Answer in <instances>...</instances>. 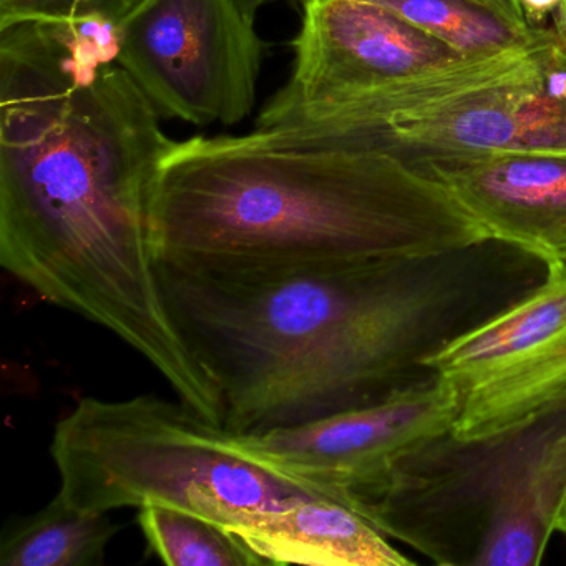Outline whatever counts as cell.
I'll use <instances>...</instances> for the list:
<instances>
[{"mask_svg": "<svg viewBox=\"0 0 566 566\" xmlns=\"http://www.w3.org/2000/svg\"><path fill=\"white\" fill-rule=\"evenodd\" d=\"M161 290L233 436L316 422L436 379L429 360L548 276L493 238L317 263L158 258Z\"/></svg>", "mask_w": 566, "mask_h": 566, "instance_id": "1", "label": "cell"}, {"mask_svg": "<svg viewBox=\"0 0 566 566\" xmlns=\"http://www.w3.org/2000/svg\"><path fill=\"white\" fill-rule=\"evenodd\" d=\"M115 62L71 91L0 101V266L140 354L221 423L161 290L154 208L177 142Z\"/></svg>", "mask_w": 566, "mask_h": 566, "instance_id": "2", "label": "cell"}, {"mask_svg": "<svg viewBox=\"0 0 566 566\" xmlns=\"http://www.w3.org/2000/svg\"><path fill=\"white\" fill-rule=\"evenodd\" d=\"M154 224L158 258L240 263L417 256L489 238L396 155L294 128L177 142Z\"/></svg>", "mask_w": 566, "mask_h": 566, "instance_id": "3", "label": "cell"}, {"mask_svg": "<svg viewBox=\"0 0 566 566\" xmlns=\"http://www.w3.org/2000/svg\"><path fill=\"white\" fill-rule=\"evenodd\" d=\"M565 500L566 390L499 432L427 439L347 505L436 565L536 566Z\"/></svg>", "mask_w": 566, "mask_h": 566, "instance_id": "4", "label": "cell"}, {"mask_svg": "<svg viewBox=\"0 0 566 566\" xmlns=\"http://www.w3.org/2000/svg\"><path fill=\"white\" fill-rule=\"evenodd\" d=\"M51 455L59 493L82 512L167 505L237 530L323 496L244 453L221 423L154 394L78 400L55 423Z\"/></svg>", "mask_w": 566, "mask_h": 566, "instance_id": "5", "label": "cell"}, {"mask_svg": "<svg viewBox=\"0 0 566 566\" xmlns=\"http://www.w3.org/2000/svg\"><path fill=\"white\" fill-rule=\"evenodd\" d=\"M293 45L290 78L264 105L256 128L314 127L469 59L366 0H313L303 9Z\"/></svg>", "mask_w": 566, "mask_h": 566, "instance_id": "6", "label": "cell"}, {"mask_svg": "<svg viewBox=\"0 0 566 566\" xmlns=\"http://www.w3.org/2000/svg\"><path fill=\"white\" fill-rule=\"evenodd\" d=\"M263 51L233 0H147L117 62L160 118L237 125L254 108Z\"/></svg>", "mask_w": 566, "mask_h": 566, "instance_id": "7", "label": "cell"}, {"mask_svg": "<svg viewBox=\"0 0 566 566\" xmlns=\"http://www.w3.org/2000/svg\"><path fill=\"white\" fill-rule=\"evenodd\" d=\"M429 367L455 394L452 432L476 439L532 416L566 390V264L522 300L455 337Z\"/></svg>", "mask_w": 566, "mask_h": 566, "instance_id": "8", "label": "cell"}, {"mask_svg": "<svg viewBox=\"0 0 566 566\" xmlns=\"http://www.w3.org/2000/svg\"><path fill=\"white\" fill-rule=\"evenodd\" d=\"M413 170L489 154H566V42L555 34L510 74L394 118L359 138Z\"/></svg>", "mask_w": 566, "mask_h": 566, "instance_id": "9", "label": "cell"}, {"mask_svg": "<svg viewBox=\"0 0 566 566\" xmlns=\"http://www.w3.org/2000/svg\"><path fill=\"white\" fill-rule=\"evenodd\" d=\"M457 410L455 394L436 377L374 406L234 440L274 472L347 505L354 490L379 479L403 453L452 430Z\"/></svg>", "mask_w": 566, "mask_h": 566, "instance_id": "10", "label": "cell"}, {"mask_svg": "<svg viewBox=\"0 0 566 566\" xmlns=\"http://www.w3.org/2000/svg\"><path fill=\"white\" fill-rule=\"evenodd\" d=\"M439 181L486 237L566 264V154H489L417 168Z\"/></svg>", "mask_w": 566, "mask_h": 566, "instance_id": "11", "label": "cell"}, {"mask_svg": "<svg viewBox=\"0 0 566 566\" xmlns=\"http://www.w3.org/2000/svg\"><path fill=\"white\" fill-rule=\"evenodd\" d=\"M231 532L261 565H416L366 516L327 496L301 500Z\"/></svg>", "mask_w": 566, "mask_h": 566, "instance_id": "12", "label": "cell"}, {"mask_svg": "<svg viewBox=\"0 0 566 566\" xmlns=\"http://www.w3.org/2000/svg\"><path fill=\"white\" fill-rule=\"evenodd\" d=\"M447 42L469 59L525 51L552 28H533L512 0H366Z\"/></svg>", "mask_w": 566, "mask_h": 566, "instance_id": "13", "label": "cell"}, {"mask_svg": "<svg viewBox=\"0 0 566 566\" xmlns=\"http://www.w3.org/2000/svg\"><path fill=\"white\" fill-rule=\"evenodd\" d=\"M120 525L108 513L82 512L57 495L15 516L0 536L2 566H101Z\"/></svg>", "mask_w": 566, "mask_h": 566, "instance_id": "14", "label": "cell"}, {"mask_svg": "<svg viewBox=\"0 0 566 566\" xmlns=\"http://www.w3.org/2000/svg\"><path fill=\"white\" fill-rule=\"evenodd\" d=\"M148 549L170 566H258V556L227 526L187 510L142 506Z\"/></svg>", "mask_w": 566, "mask_h": 566, "instance_id": "15", "label": "cell"}, {"mask_svg": "<svg viewBox=\"0 0 566 566\" xmlns=\"http://www.w3.org/2000/svg\"><path fill=\"white\" fill-rule=\"evenodd\" d=\"M145 2L147 0H0V25L72 19L128 22Z\"/></svg>", "mask_w": 566, "mask_h": 566, "instance_id": "16", "label": "cell"}, {"mask_svg": "<svg viewBox=\"0 0 566 566\" xmlns=\"http://www.w3.org/2000/svg\"><path fill=\"white\" fill-rule=\"evenodd\" d=\"M512 2L533 28H543L545 19L556 14L565 0H512Z\"/></svg>", "mask_w": 566, "mask_h": 566, "instance_id": "17", "label": "cell"}, {"mask_svg": "<svg viewBox=\"0 0 566 566\" xmlns=\"http://www.w3.org/2000/svg\"><path fill=\"white\" fill-rule=\"evenodd\" d=\"M233 2L247 21L254 22L256 21L258 12L266 8V6L287 4L303 12V9L310 6L313 0H233Z\"/></svg>", "mask_w": 566, "mask_h": 566, "instance_id": "18", "label": "cell"}, {"mask_svg": "<svg viewBox=\"0 0 566 566\" xmlns=\"http://www.w3.org/2000/svg\"><path fill=\"white\" fill-rule=\"evenodd\" d=\"M553 29H555L556 34L559 35V39L566 42V0L563 2L559 11L556 12L555 24H553Z\"/></svg>", "mask_w": 566, "mask_h": 566, "instance_id": "19", "label": "cell"}, {"mask_svg": "<svg viewBox=\"0 0 566 566\" xmlns=\"http://www.w3.org/2000/svg\"><path fill=\"white\" fill-rule=\"evenodd\" d=\"M556 533H562L566 536V500L563 503L562 510H559L558 520H556Z\"/></svg>", "mask_w": 566, "mask_h": 566, "instance_id": "20", "label": "cell"}]
</instances>
